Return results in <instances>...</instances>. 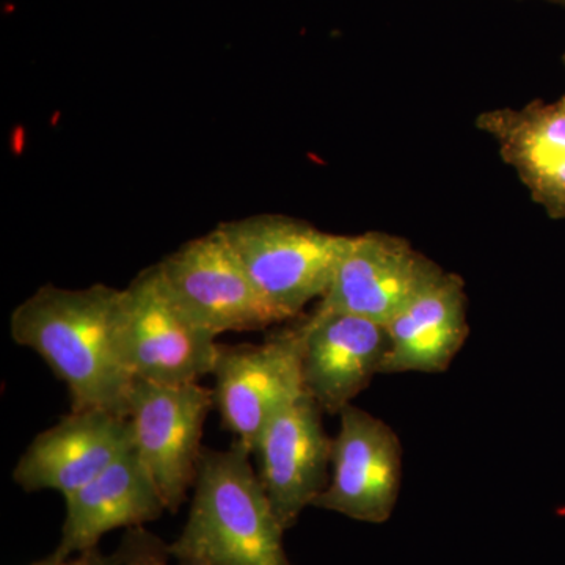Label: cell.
Wrapping results in <instances>:
<instances>
[{
  "label": "cell",
  "mask_w": 565,
  "mask_h": 565,
  "mask_svg": "<svg viewBox=\"0 0 565 565\" xmlns=\"http://www.w3.org/2000/svg\"><path fill=\"white\" fill-rule=\"evenodd\" d=\"M122 289L44 285L10 316V334L68 388L71 411L128 416L134 377L121 349Z\"/></svg>",
  "instance_id": "obj_1"
},
{
  "label": "cell",
  "mask_w": 565,
  "mask_h": 565,
  "mask_svg": "<svg viewBox=\"0 0 565 565\" xmlns=\"http://www.w3.org/2000/svg\"><path fill=\"white\" fill-rule=\"evenodd\" d=\"M188 522L169 552L177 561L210 565H292L285 530L264 492L252 449L233 440L204 449Z\"/></svg>",
  "instance_id": "obj_2"
},
{
  "label": "cell",
  "mask_w": 565,
  "mask_h": 565,
  "mask_svg": "<svg viewBox=\"0 0 565 565\" xmlns=\"http://www.w3.org/2000/svg\"><path fill=\"white\" fill-rule=\"evenodd\" d=\"M218 228L280 323L326 296L352 241L281 214L252 215Z\"/></svg>",
  "instance_id": "obj_3"
},
{
  "label": "cell",
  "mask_w": 565,
  "mask_h": 565,
  "mask_svg": "<svg viewBox=\"0 0 565 565\" xmlns=\"http://www.w3.org/2000/svg\"><path fill=\"white\" fill-rule=\"evenodd\" d=\"M217 338L182 310L154 266L122 288L121 349L134 379L200 384L214 373Z\"/></svg>",
  "instance_id": "obj_4"
},
{
  "label": "cell",
  "mask_w": 565,
  "mask_h": 565,
  "mask_svg": "<svg viewBox=\"0 0 565 565\" xmlns=\"http://www.w3.org/2000/svg\"><path fill=\"white\" fill-rule=\"evenodd\" d=\"M214 392L200 384L166 385L134 379L128 399L134 449L158 487L167 512L177 514L195 484L204 423Z\"/></svg>",
  "instance_id": "obj_5"
},
{
  "label": "cell",
  "mask_w": 565,
  "mask_h": 565,
  "mask_svg": "<svg viewBox=\"0 0 565 565\" xmlns=\"http://www.w3.org/2000/svg\"><path fill=\"white\" fill-rule=\"evenodd\" d=\"M302 319L259 344H221L214 404L223 429L253 451L266 424L302 396Z\"/></svg>",
  "instance_id": "obj_6"
},
{
  "label": "cell",
  "mask_w": 565,
  "mask_h": 565,
  "mask_svg": "<svg viewBox=\"0 0 565 565\" xmlns=\"http://www.w3.org/2000/svg\"><path fill=\"white\" fill-rule=\"evenodd\" d=\"M154 267L182 310L215 337L280 323L218 226L181 245Z\"/></svg>",
  "instance_id": "obj_7"
},
{
  "label": "cell",
  "mask_w": 565,
  "mask_h": 565,
  "mask_svg": "<svg viewBox=\"0 0 565 565\" xmlns=\"http://www.w3.org/2000/svg\"><path fill=\"white\" fill-rule=\"evenodd\" d=\"M403 482V444L384 419L349 405L332 441L330 482L313 508L356 522H388Z\"/></svg>",
  "instance_id": "obj_8"
},
{
  "label": "cell",
  "mask_w": 565,
  "mask_h": 565,
  "mask_svg": "<svg viewBox=\"0 0 565 565\" xmlns=\"http://www.w3.org/2000/svg\"><path fill=\"white\" fill-rule=\"evenodd\" d=\"M323 412L303 393L264 427L253 446L256 473L282 530H291L330 482L332 441Z\"/></svg>",
  "instance_id": "obj_9"
},
{
  "label": "cell",
  "mask_w": 565,
  "mask_h": 565,
  "mask_svg": "<svg viewBox=\"0 0 565 565\" xmlns=\"http://www.w3.org/2000/svg\"><path fill=\"white\" fill-rule=\"evenodd\" d=\"M440 269L403 237L359 234L315 310L359 316L385 327Z\"/></svg>",
  "instance_id": "obj_10"
},
{
  "label": "cell",
  "mask_w": 565,
  "mask_h": 565,
  "mask_svg": "<svg viewBox=\"0 0 565 565\" xmlns=\"http://www.w3.org/2000/svg\"><path fill=\"white\" fill-rule=\"evenodd\" d=\"M134 448L128 416L102 408L70 411L36 435L13 470L24 492H57L63 498L87 486Z\"/></svg>",
  "instance_id": "obj_11"
},
{
  "label": "cell",
  "mask_w": 565,
  "mask_h": 565,
  "mask_svg": "<svg viewBox=\"0 0 565 565\" xmlns=\"http://www.w3.org/2000/svg\"><path fill=\"white\" fill-rule=\"evenodd\" d=\"M302 326L305 393L323 415L340 416L382 374L388 334L381 323L332 311L315 310Z\"/></svg>",
  "instance_id": "obj_12"
},
{
  "label": "cell",
  "mask_w": 565,
  "mask_h": 565,
  "mask_svg": "<svg viewBox=\"0 0 565 565\" xmlns=\"http://www.w3.org/2000/svg\"><path fill=\"white\" fill-rule=\"evenodd\" d=\"M476 128L497 141L501 159L515 170L533 202L553 221H563L565 93L553 103L534 99L522 109L482 111Z\"/></svg>",
  "instance_id": "obj_13"
},
{
  "label": "cell",
  "mask_w": 565,
  "mask_h": 565,
  "mask_svg": "<svg viewBox=\"0 0 565 565\" xmlns=\"http://www.w3.org/2000/svg\"><path fill=\"white\" fill-rule=\"evenodd\" d=\"M468 297L460 275L440 269L392 321L382 374H440L470 334Z\"/></svg>",
  "instance_id": "obj_14"
},
{
  "label": "cell",
  "mask_w": 565,
  "mask_h": 565,
  "mask_svg": "<svg viewBox=\"0 0 565 565\" xmlns=\"http://www.w3.org/2000/svg\"><path fill=\"white\" fill-rule=\"evenodd\" d=\"M65 504L61 541L52 553L57 559L96 548L111 531L145 526L167 512L158 487L134 448L66 497Z\"/></svg>",
  "instance_id": "obj_15"
},
{
  "label": "cell",
  "mask_w": 565,
  "mask_h": 565,
  "mask_svg": "<svg viewBox=\"0 0 565 565\" xmlns=\"http://www.w3.org/2000/svg\"><path fill=\"white\" fill-rule=\"evenodd\" d=\"M120 546L122 565H172L169 544L145 526L126 530Z\"/></svg>",
  "instance_id": "obj_16"
},
{
  "label": "cell",
  "mask_w": 565,
  "mask_h": 565,
  "mask_svg": "<svg viewBox=\"0 0 565 565\" xmlns=\"http://www.w3.org/2000/svg\"><path fill=\"white\" fill-rule=\"evenodd\" d=\"M32 565H122V553L120 546L109 555L103 553L99 546H96V548L66 557V559H57V557L51 555L46 559H41Z\"/></svg>",
  "instance_id": "obj_17"
},
{
  "label": "cell",
  "mask_w": 565,
  "mask_h": 565,
  "mask_svg": "<svg viewBox=\"0 0 565 565\" xmlns=\"http://www.w3.org/2000/svg\"><path fill=\"white\" fill-rule=\"evenodd\" d=\"M177 565H210L200 563V561H177Z\"/></svg>",
  "instance_id": "obj_18"
},
{
  "label": "cell",
  "mask_w": 565,
  "mask_h": 565,
  "mask_svg": "<svg viewBox=\"0 0 565 565\" xmlns=\"http://www.w3.org/2000/svg\"><path fill=\"white\" fill-rule=\"evenodd\" d=\"M546 2L557 3V6L565 7V0H546Z\"/></svg>",
  "instance_id": "obj_19"
}]
</instances>
